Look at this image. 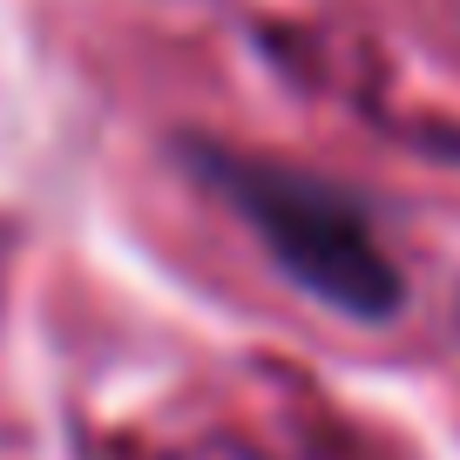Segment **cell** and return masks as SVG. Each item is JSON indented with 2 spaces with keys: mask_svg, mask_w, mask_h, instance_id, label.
<instances>
[{
  "mask_svg": "<svg viewBox=\"0 0 460 460\" xmlns=\"http://www.w3.org/2000/svg\"><path fill=\"white\" fill-rule=\"evenodd\" d=\"M237 197L258 217V230L271 237L278 264L305 291L345 305V312H386L393 305L400 278L386 271L366 217L345 197L305 183V176H278V170H237Z\"/></svg>",
  "mask_w": 460,
  "mask_h": 460,
  "instance_id": "cell-1",
  "label": "cell"
}]
</instances>
